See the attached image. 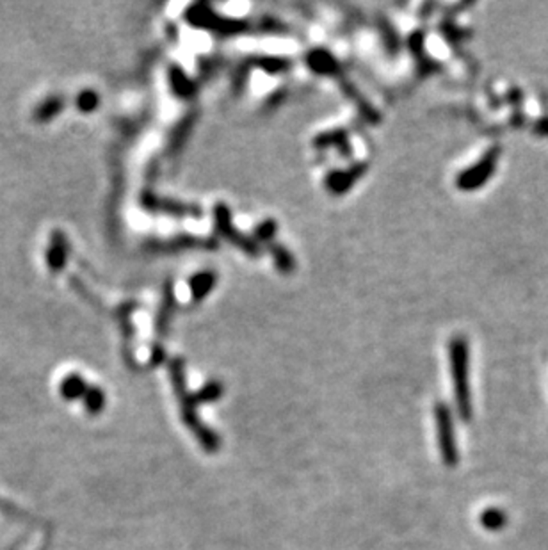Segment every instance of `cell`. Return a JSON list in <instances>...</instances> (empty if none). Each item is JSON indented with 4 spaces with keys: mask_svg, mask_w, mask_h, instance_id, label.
<instances>
[{
    "mask_svg": "<svg viewBox=\"0 0 548 550\" xmlns=\"http://www.w3.org/2000/svg\"><path fill=\"white\" fill-rule=\"evenodd\" d=\"M169 380L173 385V390L178 397V404H180V415L184 424L187 429H191L194 436H196L198 443L208 455H214L221 449V436L215 431H212L200 417L196 411V401L194 395L191 394L189 388L186 385V362L181 358H173L169 362Z\"/></svg>",
    "mask_w": 548,
    "mask_h": 550,
    "instance_id": "cell-1",
    "label": "cell"
},
{
    "mask_svg": "<svg viewBox=\"0 0 548 550\" xmlns=\"http://www.w3.org/2000/svg\"><path fill=\"white\" fill-rule=\"evenodd\" d=\"M451 353V373L454 383L455 406L460 411V417L465 422L472 421L474 408H472V395L468 388V344L463 337H454L448 346Z\"/></svg>",
    "mask_w": 548,
    "mask_h": 550,
    "instance_id": "cell-2",
    "label": "cell"
},
{
    "mask_svg": "<svg viewBox=\"0 0 548 550\" xmlns=\"http://www.w3.org/2000/svg\"><path fill=\"white\" fill-rule=\"evenodd\" d=\"M434 421H436L438 447H440L441 460L447 467H455L460 463V449L455 443L454 421H452L451 408L445 403H436L434 406Z\"/></svg>",
    "mask_w": 548,
    "mask_h": 550,
    "instance_id": "cell-3",
    "label": "cell"
},
{
    "mask_svg": "<svg viewBox=\"0 0 548 550\" xmlns=\"http://www.w3.org/2000/svg\"><path fill=\"white\" fill-rule=\"evenodd\" d=\"M187 22L193 23L194 27H201V29L214 30L218 34H239L248 30V23L241 22V20H232L225 18V16L215 15L214 11H210L208 6H193L191 9H187Z\"/></svg>",
    "mask_w": 548,
    "mask_h": 550,
    "instance_id": "cell-4",
    "label": "cell"
},
{
    "mask_svg": "<svg viewBox=\"0 0 548 550\" xmlns=\"http://www.w3.org/2000/svg\"><path fill=\"white\" fill-rule=\"evenodd\" d=\"M214 223H215V230H218V233L222 237V239H226L230 244L237 246L239 250H242V252L248 253V255L251 257L260 255V244L256 242L255 239L244 235V233H241L237 228H235V225L232 223L230 209L226 207L225 204H218L214 207Z\"/></svg>",
    "mask_w": 548,
    "mask_h": 550,
    "instance_id": "cell-5",
    "label": "cell"
},
{
    "mask_svg": "<svg viewBox=\"0 0 548 550\" xmlns=\"http://www.w3.org/2000/svg\"><path fill=\"white\" fill-rule=\"evenodd\" d=\"M496 157H499V152L496 150H492V152L486 153L481 160H479L475 166L468 168L467 171L458 177L455 180V185L463 191H472V189H477L488 180L489 177L493 175V170L496 166Z\"/></svg>",
    "mask_w": 548,
    "mask_h": 550,
    "instance_id": "cell-6",
    "label": "cell"
},
{
    "mask_svg": "<svg viewBox=\"0 0 548 550\" xmlns=\"http://www.w3.org/2000/svg\"><path fill=\"white\" fill-rule=\"evenodd\" d=\"M143 205L153 212H164L169 216H178V218H200L201 209L198 205L184 204V201H174L167 198H157V196L146 192L143 198Z\"/></svg>",
    "mask_w": 548,
    "mask_h": 550,
    "instance_id": "cell-7",
    "label": "cell"
},
{
    "mask_svg": "<svg viewBox=\"0 0 548 550\" xmlns=\"http://www.w3.org/2000/svg\"><path fill=\"white\" fill-rule=\"evenodd\" d=\"M365 173H367V164H352L347 170H335L331 171V173H328L324 185H326V189L331 194H344V192H347Z\"/></svg>",
    "mask_w": 548,
    "mask_h": 550,
    "instance_id": "cell-8",
    "label": "cell"
},
{
    "mask_svg": "<svg viewBox=\"0 0 548 550\" xmlns=\"http://www.w3.org/2000/svg\"><path fill=\"white\" fill-rule=\"evenodd\" d=\"M68 255H70V240H68L66 233L63 230H54L50 235V242L47 252H44V259L49 264L52 273H61L68 264Z\"/></svg>",
    "mask_w": 548,
    "mask_h": 550,
    "instance_id": "cell-9",
    "label": "cell"
},
{
    "mask_svg": "<svg viewBox=\"0 0 548 550\" xmlns=\"http://www.w3.org/2000/svg\"><path fill=\"white\" fill-rule=\"evenodd\" d=\"M306 63L315 74L328 75V77H338L340 75V66L335 61L331 54H328L323 48H315L306 56Z\"/></svg>",
    "mask_w": 548,
    "mask_h": 550,
    "instance_id": "cell-10",
    "label": "cell"
},
{
    "mask_svg": "<svg viewBox=\"0 0 548 550\" xmlns=\"http://www.w3.org/2000/svg\"><path fill=\"white\" fill-rule=\"evenodd\" d=\"M66 107V96L63 95H52L47 96L43 102L36 105L32 112V118L36 123H49L52 122L56 116L61 115V111Z\"/></svg>",
    "mask_w": 548,
    "mask_h": 550,
    "instance_id": "cell-11",
    "label": "cell"
},
{
    "mask_svg": "<svg viewBox=\"0 0 548 550\" xmlns=\"http://www.w3.org/2000/svg\"><path fill=\"white\" fill-rule=\"evenodd\" d=\"M215 281H218V274L214 271H200V273L193 274L189 280L193 301H196V303L198 301H203L210 294L212 288L215 287Z\"/></svg>",
    "mask_w": 548,
    "mask_h": 550,
    "instance_id": "cell-12",
    "label": "cell"
},
{
    "mask_svg": "<svg viewBox=\"0 0 548 550\" xmlns=\"http://www.w3.org/2000/svg\"><path fill=\"white\" fill-rule=\"evenodd\" d=\"M315 148H338V152L342 156L349 157L351 156V144H349V137L344 130H331V132H323L318 134L314 141Z\"/></svg>",
    "mask_w": 548,
    "mask_h": 550,
    "instance_id": "cell-13",
    "label": "cell"
},
{
    "mask_svg": "<svg viewBox=\"0 0 548 550\" xmlns=\"http://www.w3.org/2000/svg\"><path fill=\"white\" fill-rule=\"evenodd\" d=\"M88 387H89L88 381H85L84 378L81 376V374L71 373V374H68V376L64 378L63 381H61L59 394H61V397L64 399V401H78V399L82 401V397H84Z\"/></svg>",
    "mask_w": 548,
    "mask_h": 550,
    "instance_id": "cell-14",
    "label": "cell"
},
{
    "mask_svg": "<svg viewBox=\"0 0 548 550\" xmlns=\"http://www.w3.org/2000/svg\"><path fill=\"white\" fill-rule=\"evenodd\" d=\"M169 84L171 89L180 98H191L196 93V84L186 75L180 66H169Z\"/></svg>",
    "mask_w": 548,
    "mask_h": 550,
    "instance_id": "cell-15",
    "label": "cell"
},
{
    "mask_svg": "<svg viewBox=\"0 0 548 550\" xmlns=\"http://www.w3.org/2000/svg\"><path fill=\"white\" fill-rule=\"evenodd\" d=\"M82 403H84L85 411L89 415H98L104 411L105 404H107V395L97 385H89L88 390H85L84 397H82Z\"/></svg>",
    "mask_w": 548,
    "mask_h": 550,
    "instance_id": "cell-16",
    "label": "cell"
},
{
    "mask_svg": "<svg viewBox=\"0 0 548 550\" xmlns=\"http://www.w3.org/2000/svg\"><path fill=\"white\" fill-rule=\"evenodd\" d=\"M267 246H269V252L270 255H273V260L274 264H276V267H278L283 274L294 273V269H296V260H294V257L290 255L289 250H287L285 246H282V244H276V242H270L267 244Z\"/></svg>",
    "mask_w": 548,
    "mask_h": 550,
    "instance_id": "cell-17",
    "label": "cell"
},
{
    "mask_svg": "<svg viewBox=\"0 0 548 550\" xmlns=\"http://www.w3.org/2000/svg\"><path fill=\"white\" fill-rule=\"evenodd\" d=\"M479 522L486 531H502L508 525V515L504 510H499V508H488L481 513Z\"/></svg>",
    "mask_w": 548,
    "mask_h": 550,
    "instance_id": "cell-18",
    "label": "cell"
},
{
    "mask_svg": "<svg viewBox=\"0 0 548 550\" xmlns=\"http://www.w3.org/2000/svg\"><path fill=\"white\" fill-rule=\"evenodd\" d=\"M222 394H225V387H222L221 381H208L207 385H203V387L193 395L196 404H208L219 401V399L222 397Z\"/></svg>",
    "mask_w": 548,
    "mask_h": 550,
    "instance_id": "cell-19",
    "label": "cell"
},
{
    "mask_svg": "<svg viewBox=\"0 0 548 550\" xmlns=\"http://www.w3.org/2000/svg\"><path fill=\"white\" fill-rule=\"evenodd\" d=\"M75 104H77L78 111L93 112L95 109L100 105V95H98L97 91H93V89H84V91L78 93Z\"/></svg>",
    "mask_w": 548,
    "mask_h": 550,
    "instance_id": "cell-20",
    "label": "cell"
},
{
    "mask_svg": "<svg viewBox=\"0 0 548 550\" xmlns=\"http://www.w3.org/2000/svg\"><path fill=\"white\" fill-rule=\"evenodd\" d=\"M276 232H278V225H276V221L274 219H266L263 223H260V225H256L255 228V240L256 242H266V244H270L274 240V235H276Z\"/></svg>",
    "mask_w": 548,
    "mask_h": 550,
    "instance_id": "cell-21",
    "label": "cell"
},
{
    "mask_svg": "<svg viewBox=\"0 0 548 550\" xmlns=\"http://www.w3.org/2000/svg\"><path fill=\"white\" fill-rule=\"evenodd\" d=\"M258 66H262L267 74H282L290 68V61L283 57H263L258 61Z\"/></svg>",
    "mask_w": 548,
    "mask_h": 550,
    "instance_id": "cell-22",
    "label": "cell"
},
{
    "mask_svg": "<svg viewBox=\"0 0 548 550\" xmlns=\"http://www.w3.org/2000/svg\"><path fill=\"white\" fill-rule=\"evenodd\" d=\"M164 362V349L162 347H153L152 353V363L153 365H159V363Z\"/></svg>",
    "mask_w": 548,
    "mask_h": 550,
    "instance_id": "cell-23",
    "label": "cell"
}]
</instances>
